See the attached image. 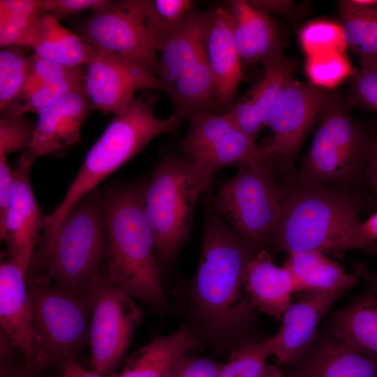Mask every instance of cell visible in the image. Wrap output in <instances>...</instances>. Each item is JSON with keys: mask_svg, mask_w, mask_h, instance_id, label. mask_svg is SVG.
<instances>
[{"mask_svg": "<svg viewBox=\"0 0 377 377\" xmlns=\"http://www.w3.org/2000/svg\"><path fill=\"white\" fill-rule=\"evenodd\" d=\"M330 98L318 87L293 80L268 119L266 126L273 136L269 144L262 147L264 154L290 163Z\"/></svg>", "mask_w": 377, "mask_h": 377, "instance_id": "obj_15", "label": "cell"}, {"mask_svg": "<svg viewBox=\"0 0 377 377\" xmlns=\"http://www.w3.org/2000/svg\"><path fill=\"white\" fill-rule=\"evenodd\" d=\"M320 116V125L302 161L299 179L323 186L351 182L365 168L371 135L332 98Z\"/></svg>", "mask_w": 377, "mask_h": 377, "instance_id": "obj_8", "label": "cell"}, {"mask_svg": "<svg viewBox=\"0 0 377 377\" xmlns=\"http://www.w3.org/2000/svg\"><path fill=\"white\" fill-rule=\"evenodd\" d=\"M281 371L275 366L267 364L261 377H283Z\"/></svg>", "mask_w": 377, "mask_h": 377, "instance_id": "obj_49", "label": "cell"}, {"mask_svg": "<svg viewBox=\"0 0 377 377\" xmlns=\"http://www.w3.org/2000/svg\"><path fill=\"white\" fill-rule=\"evenodd\" d=\"M86 66L76 73L43 84L24 96L17 98L1 115L38 114L70 92L84 86Z\"/></svg>", "mask_w": 377, "mask_h": 377, "instance_id": "obj_29", "label": "cell"}, {"mask_svg": "<svg viewBox=\"0 0 377 377\" xmlns=\"http://www.w3.org/2000/svg\"><path fill=\"white\" fill-rule=\"evenodd\" d=\"M84 87L92 110L123 112L140 90L159 89L158 77L142 64L96 49L86 65Z\"/></svg>", "mask_w": 377, "mask_h": 377, "instance_id": "obj_13", "label": "cell"}, {"mask_svg": "<svg viewBox=\"0 0 377 377\" xmlns=\"http://www.w3.org/2000/svg\"><path fill=\"white\" fill-rule=\"evenodd\" d=\"M39 17L31 18L0 12L1 47H30Z\"/></svg>", "mask_w": 377, "mask_h": 377, "instance_id": "obj_37", "label": "cell"}, {"mask_svg": "<svg viewBox=\"0 0 377 377\" xmlns=\"http://www.w3.org/2000/svg\"><path fill=\"white\" fill-rule=\"evenodd\" d=\"M306 71L313 84L334 87L353 74L346 52L333 51L306 57Z\"/></svg>", "mask_w": 377, "mask_h": 377, "instance_id": "obj_34", "label": "cell"}, {"mask_svg": "<svg viewBox=\"0 0 377 377\" xmlns=\"http://www.w3.org/2000/svg\"><path fill=\"white\" fill-rule=\"evenodd\" d=\"M84 66H68L32 54L27 81L19 98L43 84L72 75Z\"/></svg>", "mask_w": 377, "mask_h": 377, "instance_id": "obj_36", "label": "cell"}, {"mask_svg": "<svg viewBox=\"0 0 377 377\" xmlns=\"http://www.w3.org/2000/svg\"><path fill=\"white\" fill-rule=\"evenodd\" d=\"M233 35L242 66L262 64L281 52L277 27L269 15L249 1L228 2Z\"/></svg>", "mask_w": 377, "mask_h": 377, "instance_id": "obj_22", "label": "cell"}, {"mask_svg": "<svg viewBox=\"0 0 377 377\" xmlns=\"http://www.w3.org/2000/svg\"><path fill=\"white\" fill-rule=\"evenodd\" d=\"M339 5L347 48L360 66H377V0H344Z\"/></svg>", "mask_w": 377, "mask_h": 377, "instance_id": "obj_28", "label": "cell"}, {"mask_svg": "<svg viewBox=\"0 0 377 377\" xmlns=\"http://www.w3.org/2000/svg\"><path fill=\"white\" fill-rule=\"evenodd\" d=\"M35 330L49 367H61L89 343L91 302L57 283L29 282Z\"/></svg>", "mask_w": 377, "mask_h": 377, "instance_id": "obj_9", "label": "cell"}, {"mask_svg": "<svg viewBox=\"0 0 377 377\" xmlns=\"http://www.w3.org/2000/svg\"><path fill=\"white\" fill-rule=\"evenodd\" d=\"M89 344L92 370L105 375L122 360L141 323L142 311L134 298L117 287L101 271L90 286Z\"/></svg>", "mask_w": 377, "mask_h": 377, "instance_id": "obj_10", "label": "cell"}, {"mask_svg": "<svg viewBox=\"0 0 377 377\" xmlns=\"http://www.w3.org/2000/svg\"><path fill=\"white\" fill-rule=\"evenodd\" d=\"M35 124L24 115H1L0 153L7 156L15 152H25L29 147Z\"/></svg>", "mask_w": 377, "mask_h": 377, "instance_id": "obj_35", "label": "cell"}, {"mask_svg": "<svg viewBox=\"0 0 377 377\" xmlns=\"http://www.w3.org/2000/svg\"><path fill=\"white\" fill-rule=\"evenodd\" d=\"M256 8L267 14L276 13L290 16L297 13L295 3L286 0H257L249 1Z\"/></svg>", "mask_w": 377, "mask_h": 377, "instance_id": "obj_44", "label": "cell"}, {"mask_svg": "<svg viewBox=\"0 0 377 377\" xmlns=\"http://www.w3.org/2000/svg\"><path fill=\"white\" fill-rule=\"evenodd\" d=\"M364 168L369 184L377 200V131L371 135Z\"/></svg>", "mask_w": 377, "mask_h": 377, "instance_id": "obj_45", "label": "cell"}, {"mask_svg": "<svg viewBox=\"0 0 377 377\" xmlns=\"http://www.w3.org/2000/svg\"><path fill=\"white\" fill-rule=\"evenodd\" d=\"M147 24L157 51L164 40L191 14L189 0H146Z\"/></svg>", "mask_w": 377, "mask_h": 377, "instance_id": "obj_31", "label": "cell"}, {"mask_svg": "<svg viewBox=\"0 0 377 377\" xmlns=\"http://www.w3.org/2000/svg\"><path fill=\"white\" fill-rule=\"evenodd\" d=\"M279 189L281 214L272 240L288 253L341 251L347 234L362 222L360 200L350 193L300 180Z\"/></svg>", "mask_w": 377, "mask_h": 377, "instance_id": "obj_4", "label": "cell"}, {"mask_svg": "<svg viewBox=\"0 0 377 377\" xmlns=\"http://www.w3.org/2000/svg\"><path fill=\"white\" fill-rule=\"evenodd\" d=\"M61 368V373L59 377H108L82 367L75 362V360L67 361Z\"/></svg>", "mask_w": 377, "mask_h": 377, "instance_id": "obj_46", "label": "cell"}, {"mask_svg": "<svg viewBox=\"0 0 377 377\" xmlns=\"http://www.w3.org/2000/svg\"><path fill=\"white\" fill-rule=\"evenodd\" d=\"M300 40L306 57L333 51L346 52L347 48L342 25L325 20L306 24L300 31Z\"/></svg>", "mask_w": 377, "mask_h": 377, "instance_id": "obj_33", "label": "cell"}, {"mask_svg": "<svg viewBox=\"0 0 377 377\" xmlns=\"http://www.w3.org/2000/svg\"><path fill=\"white\" fill-rule=\"evenodd\" d=\"M256 251L210 205L193 295L199 318L219 337L237 331L253 308L242 293L246 269Z\"/></svg>", "mask_w": 377, "mask_h": 377, "instance_id": "obj_2", "label": "cell"}, {"mask_svg": "<svg viewBox=\"0 0 377 377\" xmlns=\"http://www.w3.org/2000/svg\"><path fill=\"white\" fill-rule=\"evenodd\" d=\"M274 160L266 156L240 168L211 200L213 209L255 249L272 239L281 219Z\"/></svg>", "mask_w": 377, "mask_h": 377, "instance_id": "obj_7", "label": "cell"}, {"mask_svg": "<svg viewBox=\"0 0 377 377\" xmlns=\"http://www.w3.org/2000/svg\"><path fill=\"white\" fill-rule=\"evenodd\" d=\"M202 39L215 84V103L228 106L242 78L228 3L202 13Z\"/></svg>", "mask_w": 377, "mask_h": 377, "instance_id": "obj_18", "label": "cell"}, {"mask_svg": "<svg viewBox=\"0 0 377 377\" xmlns=\"http://www.w3.org/2000/svg\"><path fill=\"white\" fill-rule=\"evenodd\" d=\"M29 47L13 46L0 52V111L3 112L21 95L30 65Z\"/></svg>", "mask_w": 377, "mask_h": 377, "instance_id": "obj_30", "label": "cell"}, {"mask_svg": "<svg viewBox=\"0 0 377 377\" xmlns=\"http://www.w3.org/2000/svg\"><path fill=\"white\" fill-rule=\"evenodd\" d=\"M377 240V212L355 226L344 238L341 251L367 247Z\"/></svg>", "mask_w": 377, "mask_h": 377, "instance_id": "obj_41", "label": "cell"}, {"mask_svg": "<svg viewBox=\"0 0 377 377\" xmlns=\"http://www.w3.org/2000/svg\"><path fill=\"white\" fill-rule=\"evenodd\" d=\"M34 163L21 154L13 173V190L5 226L0 231L1 241L6 242V256L31 264L40 239L45 217L36 200L31 184Z\"/></svg>", "mask_w": 377, "mask_h": 377, "instance_id": "obj_16", "label": "cell"}, {"mask_svg": "<svg viewBox=\"0 0 377 377\" xmlns=\"http://www.w3.org/2000/svg\"><path fill=\"white\" fill-rule=\"evenodd\" d=\"M220 366L209 358L186 356L176 364L168 377H217Z\"/></svg>", "mask_w": 377, "mask_h": 377, "instance_id": "obj_40", "label": "cell"}, {"mask_svg": "<svg viewBox=\"0 0 377 377\" xmlns=\"http://www.w3.org/2000/svg\"><path fill=\"white\" fill-rule=\"evenodd\" d=\"M330 329L332 336L377 362V288L371 285L333 313Z\"/></svg>", "mask_w": 377, "mask_h": 377, "instance_id": "obj_24", "label": "cell"}, {"mask_svg": "<svg viewBox=\"0 0 377 377\" xmlns=\"http://www.w3.org/2000/svg\"><path fill=\"white\" fill-rule=\"evenodd\" d=\"M159 89L183 121L215 103V84L203 45L202 13L194 10L164 40L159 50Z\"/></svg>", "mask_w": 377, "mask_h": 377, "instance_id": "obj_6", "label": "cell"}, {"mask_svg": "<svg viewBox=\"0 0 377 377\" xmlns=\"http://www.w3.org/2000/svg\"><path fill=\"white\" fill-rule=\"evenodd\" d=\"M30 265L7 256L0 263V325L24 364L36 371L49 367L33 320L27 279Z\"/></svg>", "mask_w": 377, "mask_h": 377, "instance_id": "obj_14", "label": "cell"}, {"mask_svg": "<svg viewBox=\"0 0 377 377\" xmlns=\"http://www.w3.org/2000/svg\"><path fill=\"white\" fill-rule=\"evenodd\" d=\"M186 119L189 128L179 144L181 155L212 175L222 168H240L267 156L226 112L203 110Z\"/></svg>", "mask_w": 377, "mask_h": 377, "instance_id": "obj_12", "label": "cell"}, {"mask_svg": "<svg viewBox=\"0 0 377 377\" xmlns=\"http://www.w3.org/2000/svg\"><path fill=\"white\" fill-rule=\"evenodd\" d=\"M36 372L24 363L19 365L11 362L1 365L0 377H37Z\"/></svg>", "mask_w": 377, "mask_h": 377, "instance_id": "obj_47", "label": "cell"}, {"mask_svg": "<svg viewBox=\"0 0 377 377\" xmlns=\"http://www.w3.org/2000/svg\"><path fill=\"white\" fill-rule=\"evenodd\" d=\"M295 377H377V362L332 335L302 363Z\"/></svg>", "mask_w": 377, "mask_h": 377, "instance_id": "obj_26", "label": "cell"}, {"mask_svg": "<svg viewBox=\"0 0 377 377\" xmlns=\"http://www.w3.org/2000/svg\"><path fill=\"white\" fill-rule=\"evenodd\" d=\"M351 98L355 104L377 112V66H360L353 74Z\"/></svg>", "mask_w": 377, "mask_h": 377, "instance_id": "obj_38", "label": "cell"}, {"mask_svg": "<svg viewBox=\"0 0 377 377\" xmlns=\"http://www.w3.org/2000/svg\"><path fill=\"white\" fill-rule=\"evenodd\" d=\"M260 80L245 98L230 106L227 114L251 140L256 139L280 97L294 80L295 64L281 52L263 64Z\"/></svg>", "mask_w": 377, "mask_h": 377, "instance_id": "obj_20", "label": "cell"}, {"mask_svg": "<svg viewBox=\"0 0 377 377\" xmlns=\"http://www.w3.org/2000/svg\"><path fill=\"white\" fill-rule=\"evenodd\" d=\"M107 245L102 192L96 189L64 219L45 253L33 259L27 281L57 283L87 295L105 263Z\"/></svg>", "mask_w": 377, "mask_h": 377, "instance_id": "obj_3", "label": "cell"}, {"mask_svg": "<svg viewBox=\"0 0 377 377\" xmlns=\"http://www.w3.org/2000/svg\"><path fill=\"white\" fill-rule=\"evenodd\" d=\"M272 355L270 338L235 349L229 360L220 366L217 377H261Z\"/></svg>", "mask_w": 377, "mask_h": 377, "instance_id": "obj_32", "label": "cell"}, {"mask_svg": "<svg viewBox=\"0 0 377 377\" xmlns=\"http://www.w3.org/2000/svg\"><path fill=\"white\" fill-rule=\"evenodd\" d=\"M30 47L40 57L68 66H86L96 51L87 39L47 13L38 18Z\"/></svg>", "mask_w": 377, "mask_h": 377, "instance_id": "obj_27", "label": "cell"}, {"mask_svg": "<svg viewBox=\"0 0 377 377\" xmlns=\"http://www.w3.org/2000/svg\"><path fill=\"white\" fill-rule=\"evenodd\" d=\"M285 311L278 332L270 337L272 355L284 364L299 361L309 347L320 320L343 291L305 293Z\"/></svg>", "mask_w": 377, "mask_h": 377, "instance_id": "obj_19", "label": "cell"}, {"mask_svg": "<svg viewBox=\"0 0 377 377\" xmlns=\"http://www.w3.org/2000/svg\"><path fill=\"white\" fill-rule=\"evenodd\" d=\"M212 177L181 154L168 151L144 184L145 212L163 265L170 263L186 241L196 203Z\"/></svg>", "mask_w": 377, "mask_h": 377, "instance_id": "obj_5", "label": "cell"}, {"mask_svg": "<svg viewBox=\"0 0 377 377\" xmlns=\"http://www.w3.org/2000/svg\"><path fill=\"white\" fill-rule=\"evenodd\" d=\"M0 12L38 18L45 14L43 0H0Z\"/></svg>", "mask_w": 377, "mask_h": 377, "instance_id": "obj_43", "label": "cell"}, {"mask_svg": "<svg viewBox=\"0 0 377 377\" xmlns=\"http://www.w3.org/2000/svg\"><path fill=\"white\" fill-rule=\"evenodd\" d=\"M147 17L146 0L108 1L73 27L96 49L131 59L158 77L159 58Z\"/></svg>", "mask_w": 377, "mask_h": 377, "instance_id": "obj_11", "label": "cell"}, {"mask_svg": "<svg viewBox=\"0 0 377 377\" xmlns=\"http://www.w3.org/2000/svg\"><path fill=\"white\" fill-rule=\"evenodd\" d=\"M143 186L123 184L102 192L108 242L105 270L117 287L161 309L167 297L145 212Z\"/></svg>", "mask_w": 377, "mask_h": 377, "instance_id": "obj_1", "label": "cell"}, {"mask_svg": "<svg viewBox=\"0 0 377 377\" xmlns=\"http://www.w3.org/2000/svg\"><path fill=\"white\" fill-rule=\"evenodd\" d=\"M283 265L293 278L296 292H344L354 287L359 279L318 250L288 253Z\"/></svg>", "mask_w": 377, "mask_h": 377, "instance_id": "obj_25", "label": "cell"}, {"mask_svg": "<svg viewBox=\"0 0 377 377\" xmlns=\"http://www.w3.org/2000/svg\"><path fill=\"white\" fill-rule=\"evenodd\" d=\"M92 110L81 87L39 112L29 149L22 153L34 163L43 156L60 155L80 142L81 128Z\"/></svg>", "mask_w": 377, "mask_h": 377, "instance_id": "obj_17", "label": "cell"}, {"mask_svg": "<svg viewBox=\"0 0 377 377\" xmlns=\"http://www.w3.org/2000/svg\"><path fill=\"white\" fill-rule=\"evenodd\" d=\"M13 170L6 156L0 153V231L3 230L13 190Z\"/></svg>", "mask_w": 377, "mask_h": 377, "instance_id": "obj_42", "label": "cell"}, {"mask_svg": "<svg viewBox=\"0 0 377 377\" xmlns=\"http://www.w3.org/2000/svg\"><path fill=\"white\" fill-rule=\"evenodd\" d=\"M283 377H295L293 375L284 376Z\"/></svg>", "mask_w": 377, "mask_h": 377, "instance_id": "obj_50", "label": "cell"}, {"mask_svg": "<svg viewBox=\"0 0 377 377\" xmlns=\"http://www.w3.org/2000/svg\"><path fill=\"white\" fill-rule=\"evenodd\" d=\"M200 343L198 334L188 327L156 336L135 351L114 377H168L176 364Z\"/></svg>", "mask_w": 377, "mask_h": 377, "instance_id": "obj_23", "label": "cell"}, {"mask_svg": "<svg viewBox=\"0 0 377 377\" xmlns=\"http://www.w3.org/2000/svg\"><path fill=\"white\" fill-rule=\"evenodd\" d=\"M355 274L370 284L377 288V273L370 270L364 264L359 263L355 265Z\"/></svg>", "mask_w": 377, "mask_h": 377, "instance_id": "obj_48", "label": "cell"}, {"mask_svg": "<svg viewBox=\"0 0 377 377\" xmlns=\"http://www.w3.org/2000/svg\"><path fill=\"white\" fill-rule=\"evenodd\" d=\"M108 1V0H43V7L45 13L52 15L59 22L85 10L97 9Z\"/></svg>", "mask_w": 377, "mask_h": 377, "instance_id": "obj_39", "label": "cell"}, {"mask_svg": "<svg viewBox=\"0 0 377 377\" xmlns=\"http://www.w3.org/2000/svg\"><path fill=\"white\" fill-rule=\"evenodd\" d=\"M245 289L253 307L281 320L296 292L293 278L283 265L277 266L265 249L256 251L249 263Z\"/></svg>", "mask_w": 377, "mask_h": 377, "instance_id": "obj_21", "label": "cell"}]
</instances>
